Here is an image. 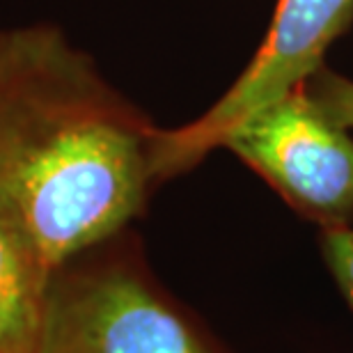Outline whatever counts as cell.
Returning <instances> with one entry per match:
<instances>
[{
    "instance_id": "1",
    "label": "cell",
    "mask_w": 353,
    "mask_h": 353,
    "mask_svg": "<svg viewBox=\"0 0 353 353\" xmlns=\"http://www.w3.org/2000/svg\"><path fill=\"white\" fill-rule=\"evenodd\" d=\"M150 131L55 26L0 30V193L53 273L143 209Z\"/></svg>"
},
{
    "instance_id": "2",
    "label": "cell",
    "mask_w": 353,
    "mask_h": 353,
    "mask_svg": "<svg viewBox=\"0 0 353 353\" xmlns=\"http://www.w3.org/2000/svg\"><path fill=\"white\" fill-rule=\"evenodd\" d=\"M353 17V0H278L266 39L245 72L218 101L193 122L150 131L154 181L170 179L223 147L232 129L268 103L303 88L328 44Z\"/></svg>"
},
{
    "instance_id": "3",
    "label": "cell",
    "mask_w": 353,
    "mask_h": 353,
    "mask_svg": "<svg viewBox=\"0 0 353 353\" xmlns=\"http://www.w3.org/2000/svg\"><path fill=\"white\" fill-rule=\"evenodd\" d=\"M34 353H207L147 282L126 266L53 275Z\"/></svg>"
},
{
    "instance_id": "4",
    "label": "cell",
    "mask_w": 353,
    "mask_h": 353,
    "mask_svg": "<svg viewBox=\"0 0 353 353\" xmlns=\"http://www.w3.org/2000/svg\"><path fill=\"white\" fill-rule=\"evenodd\" d=\"M223 147L307 214L340 221L353 211V140L305 88L250 115Z\"/></svg>"
},
{
    "instance_id": "5",
    "label": "cell",
    "mask_w": 353,
    "mask_h": 353,
    "mask_svg": "<svg viewBox=\"0 0 353 353\" xmlns=\"http://www.w3.org/2000/svg\"><path fill=\"white\" fill-rule=\"evenodd\" d=\"M53 275L23 221L0 193V353L37 351Z\"/></svg>"
},
{
    "instance_id": "6",
    "label": "cell",
    "mask_w": 353,
    "mask_h": 353,
    "mask_svg": "<svg viewBox=\"0 0 353 353\" xmlns=\"http://www.w3.org/2000/svg\"><path fill=\"white\" fill-rule=\"evenodd\" d=\"M323 250L337 285L342 287L349 305L353 307V230L330 225L323 234Z\"/></svg>"
},
{
    "instance_id": "7",
    "label": "cell",
    "mask_w": 353,
    "mask_h": 353,
    "mask_svg": "<svg viewBox=\"0 0 353 353\" xmlns=\"http://www.w3.org/2000/svg\"><path fill=\"white\" fill-rule=\"evenodd\" d=\"M314 101L342 129H353V81L337 76H321L316 83Z\"/></svg>"
}]
</instances>
